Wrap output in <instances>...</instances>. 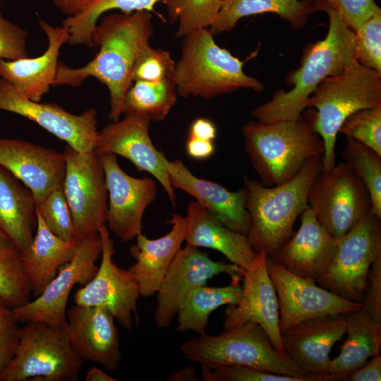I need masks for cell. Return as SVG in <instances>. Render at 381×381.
Here are the masks:
<instances>
[{
  "label": "cell",
  "mask_w": 381,
  "mask_h": 381,
  "mask_svg": "<svg viewBox=\"0 0 381 381\" xmlns=\"http://www.w3.org/2000/svg\"><path fill=\"white\" fill-rule=\"evenodd\" d=\"M99 234L102 241L101 262L93 278L77 289L75 304L106 308L126 330L133 327V315L137 318V301L140 296L138 284L129 272L113 260L114 243L105 224Z\"/></svg>",
  "instance_id": "cell-13"
},
{
  "label": "cell",
  "mask_w": 381,
  "mask_h": 381,
  "mask_svg": "<svg viewBox=\"0 0 381 381\" xmlns=\"http://www.w3.org/2000/svg\"><path fill=\"white\" fill-rule=\"evenodd\" d=\"M176 61L167 50L155 48L146 44L136 59L132 80L159 81L174 78Z\"/></svg>",
  "instance_id": "cell-42"
},
{
  "label": "cell",
  "mask_w": 381,
  "mask_h": 381,
  "mask_svg": "<svg viewBox=\"0 0 381 381\" xmlns=\"http://www.w3.org/2000/svg\"><path fill=\"white\" fill-rule=\"evenodd\" d=\"M171 229L164 236L150 239L140 234L129 250L135 262L128 270L136 280L140 296L147 298L156 294L161 282L185 240L186 218L171 214L168 222Z\"/></svg>",
  "instance_id": "cell-27"
},
{
  "label": "cell",
  "mask_w": 381,
  "mask_h": 381,
  "mask_svg": "<svg viewBox=\"0 0 381 381\" xmlns=\"http://www.w3.org/2000/svg\"><path fill=\"white\" fill-rule=\"evenodd\" d=\"M101 253L99 233L83 239L73 257L59 269L39 296L23 306L13 308L17 320L19 322L40 321L64 327L71 291L75 285L83 286L93 278Z\"/></svg>",
  "instance_id": "cell-12"
},
{
  "label": "cell",
  "mask_w": 381,
  "mask_h": 381,
  "mask_svg": "<svg viewBox=\"0 0 381 381\" xmlns=\"http://www.w3.org/2000/svg\"><path fill=\"white\" fill-rule=\"evenodd\" d=\"M315 12L312 0H223L215 20L208 29L213 35L229 32L241 18L265 13L277 14L292 28L299 29Z\"/></svg>",
  "instance_id": "cell-31"
},
{
  "label": "cell",
  "mask_w": 381,
  "mask_h": 381,
  "mask_svg": "<svg viewBox=\"0 0 381 381\" xmlns=\"http://www.w3.org/2000/svg\"><path fill=\"white\" fill-rule=\"evenodd\" d=\"M169 20L178 22L177 37L198 29L209 28L215 20L223 0H163Z\"/></svg>",
  "instance_id": "cell-37"
},
{
  "label": "cell",
  "mask_w": 381,
  "mask_h": 381,
  "mask_svg": "<svg viewBox=\"0 0 381 381\" xmlns=\"http://www.w3.org/2000/svg\"><path fill=\"white\" fill-rule=\"evenodd\" d=\"M346 316L347 337L339 354L329 362L328 381L346 380L353 371L380 352L381 323L363 308Z\"/></svg>",
  "instance_id": "cell-30"
},
{
  "label": "cell",
  "mask_w": 381,
  "mask_h": 381,
  "mask_svg": "<svg viewBox=\"0 0 381 381\" xmlns=\"http://www.w3.org/2000/svg\"><path fill=\"white\" fill-rule=\"evenodd\" d=\"M381 106V74L357 61L341 73L323 80L308 98L306 108H315L313 126L324 144L322 171L335 165L339 130L353 113Z\"/></svg>",
  "instance_id": "cell-6"
},
{
  "label": "cell",
  "mask_w": 381,
  "mask_h": 381,
  "mask_svg": "<svg viewBox=\"0 0 381 381\" xmlns=\"http://www.w3.org/2000/svg\"><path fill=\"white\" fill-rule=\"evenodd\" d=\"M217 135L214 123L208 119L198 118L194 120L189 129V136L213 141Z\"/></svg>",
  "instance_id": "cell-49"
},
{
  "label": "cell",
  "mask_w": 381,
  "mask_h": 381,
  "mask_svg": "<svg viewBox=\"0 0 381 381\" xmlns=\"http://www.w3.org/2000/svg\"><path fill=\"white\" fill-rule=\"evenodd\" d=\"M39 25L46 34L48 45L45 52L35 58L15 60L0 59V77L13 85L22 95L34 102H41L54 85L61 47L68 42L66 27L53 26L41 20Z\"/></svg>",
  "instance_id": "cell-25"
},
{
  "label": "cell",
  "mask_w": 381,
  "mask_h": 381,
  "mask_svg": "<svg viewBox=\"0 0 381 381\" xmlns=\"http://www.w3.org/2000/svg\"><path fill=\"white\" fill-rule=\"evenodd\" d=\"M97 0H52L53 4L68 16L78 15Z\"/></svg>",
  "instance_id": "cell-50"
},
{
  "label": "cell",
  "mask_w": 381,
  "mask_h": 381,
  "mask_svg": "<svg viewBox=\"0 0 381 381\" xmlns=\"http://www.w3.org/2000/svg\"><path fill=\"white\" fill-rule=\"evenodd\" d=\"M114 321L106 308L75 304L66 310L64 329L71 347L83 362L95 363L113 371L121 361Z\"/></svg>",
  "instance_id": "cell-19"
},
{
  "label": "cell",
  "mask_w": 381,
  "mask_h": 381,
  "mask_svg": "<svg viewBox=\"0 0 381 381\" xmlns=\"http://www.w3.org/2000/svg\"><path fill=\"white\" fill-rule=\"evenodd\" d=\"M202 368L200 380L205 381H328V378L322 375L297 377L243 365L215 369Z\"/></svg>",
  "instance_id": "cell-41"
},
{
  "label": "cell",
  "mask_w": 381,
  "mask_h": 381,
  "mask_svg": "<svg viewBox=\"0 0 381 381\" xmlns=\"http://www.w3.org/2000/svg\"><path fill=\"white\" fill-rule=\"evenodd\" d=\"M36 211L54 234L67 241L75 238L72 216L62 184L36 204Z\"/></svg>",
  "instance_id": "cell-39"
},
{
  "label": "cell",
  "mask_w": 381,
  "mask_h": 381,
  "mask_svg": "<svg viewBox=\"0 0 381 381\" xmlns=\"http://www.w3.org/2000/svg\"><path fill=\"white\" fill-rule=\"evenodd\" d=\"M0 165L30 190L36 204L62 184L66 169L63 153L16 138H0Z\"/></svg>",
  "instance_id": "cell-22"
},
{
  "label": "cell",
  "mask_w": 381,
  "mask_h": 381,
  "mask_svg": "<svg viewBox=\"0 0 381 381\" xmlns=\"http://www.w3.org/2000/svg\"><path fill=\"white\" fill-rule=\"evenodd\" d=\"M18 323L13 308L0 298V381L18 347L21 328Z\"/></svg>",
  "instance_id": "cell-43"
},
{
  "label": "cell",
  "mask_w": 381,
  "mask_h": 381,
  "mask_svg": "<svg viewBox=\"0 0 381 381\" xmlns=\"http://www.w3.org/2000/svg\"><path fill=\"white\" fill-rule=\"evenodd\" d=\"M180 351L187 359L209 369L243 365L291 376L318 375L305 372L277 351L265 331L253 322L219 335L203 333L183 343Z\"/></svg>",
  "instance_id": "cell-7"
},
{
  "label": "cell",
  "mask_w": 381,
  "mask_h": 381,
  "mask_svg": "<svg viewBox=\"0 0 381 381\" xmlns=\"http://www.w3.org/2000/svg\"><path fill=\"white\" fill-rule=\"evenodd\" d=\"M308 205L336 238L347 233L372 209L367 188L344 162L317 175L308 192Z\"/></svg>",
  "instance_id": "cell-10"
},
{
  "label": "cell",
  "mask_w": 381,
  "mask_h": 381,
  "mask_svg": "<svg viewBox=\"0 0 381 381\" xmlns=\"http://www.w3.org/2000/svg\"><path fill=\"white\" fill-rule=\"evenodd\" d=\"M347 314L302 321L281 333L284 353L305 372L328 378L329 353L346 332Z\"/></svg>",
  "instance_id": "cell-21"
},
{
  "label": "cell",
  "mask_w": 381,
  "mask_h": 381,
  "mask_svg": "<svg viewBox=\"0 0 381 381\" xmlns=\"http://www.w3.org/2000/svg\"><path fill=\"white\" fill-rule=\"evenodd\" d=\"M36 217V234L28 248L20 251L34 297L39 296L59 269L71 260L81 242L59 237L46 226L37 211Z\"/></svg>",
  "instance_id": "cell-29"
},
{
  "label": "cell",
  "mask_w": 381,
  "mask_h": 381,
  "mask_svg": "<svg viewBox=\"0 0 381 381\" xmlns=\"http://www.w3.org/2000/svg\"><path fill=\"white\" fill-rule=\"evenodd\" d=\"M186 150L188 155L195 159H205L214 152L213 141L188 136Z\"/></svg>",
  "instance_id": "cell-48"
},
{
  "label": "cell",
  "mask_w": 381,
  "mask_h": 381,
  "mask_svg": "<svg viewBox=\"0 0 381 381\" xmlns=\"http://www.w3.org/2000/svg\"><path fill=\"white\" fill-rule=\"evenodd\" d=\"M161 1L163 0H97L78 15L68 16L63 20L62 25L67 28L69 34L67 43L93 47L92 33L102 15L113 10L123 13L150 11Z\"/></svg>",
  "instance_id": "cell-34"
},
{
  "label": "cell",
  "mask_w": 381,
  "mask_h": 381,
  "mask_svg": "<svg viewBox=\"0 0 381 381\" xmlns=\"http://www.w3.org/2000/svg\"><path fill=\"white\" fill-rule=\"evenodd\" d=\"M169 381H196L199 380L196 370L192 366H188L172 373L167 379Z\"/></svg>",
  "instance_id": "cell-51"
},
{
  "label": "cell",
  "mask_w": 381,
  "mask_h": 381,
  "mask_svg": "<svg viewBox=\"0 0 381 381\" xmlns=\"http://www.w3.org/2000/svg\"><path fill=\"white\" fill-rule=\"evenodd\" d=\"M27 39V31L7 20L0 11V59L28 57Z\"/></svg>",
  "instance_id": "cell-44"
},
{
  "label": "cell",
  "mask_w": 381,
  "mask_h": 381,
  "mask_svg": "<svg viewBox=\"0 0 381 381\" xmlns=\"http://www.w3.org/2000/svg\"><path fill=\"white\" fill-rule=\"evenodd\" d=\"M25 323L1 381H77L83 361L71 347L64 327L40 321Z\"/></svg>",
  "instance_id": "cell-8"
},
{
  "label": "cell",
  "mask_w": 381,
  "mask_h": 381,
  "mask_svg": "<svg viewBox=\"0 0 381 381\" xmlns=\"http://www.w3.org/2000/svg\"><path fill=\"white\" fill-rule=\"evenodd\" d=\"M208 28L183 37L174 73L178 95L211 99L241 88L262 92L263 83L246 75L243 62L218 46Z\"/></svg>",
  "instance_id": "cell-5"
},
{
  "label": "cell",
  "mask_w": 381,
  "mask_h": 381,
  "mask_svg": "<svg viewBox=\"0 0 381 381\" xmlns=\"http://www.w3.org/2000/svg\"><path fill=\"white\" fill-rule=\"evenodd\" d=\"M339 133L381 156V106L353 113L344 121Z\"/></svg>",
  "instance_id": "cell-38"
},
{
  "label": "cell",
  "mask_w": 381,
  "mask_h": 381,
  "mask_svg": "<svg viewBox=\"0 0 381 381\" xmlns=\"http://www.w3.org/2000/svg\"><path fill=\"white\" fill-rule=\"evenodd\" d=\"M0 110L35 122L77 151L92 152L97 147L99 131L93 108L75 115L56 104L32 101L0 78Z\"/></svg>",
  "instance_id": "cell-15"
},
{
  "label": "cell",
  "mask_w": 381,
  "mask_h": 381,
  "mask_svg": "<svg viewBox=\"0 0 381 381\" xmlns=\"http://www.w3.org/2000/svg\"><path fill=\"white\" fill-rule=\"evenodd\" d=\"M31 294L20 252L0 238V298L15 308L28 303Z\"/></svg>",
  "instance_id": "cell-36"
},
{
  "label": "cell",
  "mask_w": 381,
  "mask_h": 381,
  "mask_svg": "<svg viewBox=\"0 0 381 381\" xmlns=\"http://www.w3.org/2000/svg\"><path fill=\"white\" fill-rule=\"evenodd\" d=\"M244 272L231 262L213 260L198 248L187 245L181 248L155 294L156 327L166 329L170 326L181 302L193 289L206 284L209 279L220 274H227L231 279H242Z\"/></svg>",
  "instance_id": "cell-14"
},
{
  "label": "cell",
  "mask_w": 381,
  "mask_h": 381,
  "mask_svg": "<svg viewBox=\"0 0 381 381\" xmlns=\"http://www.w3.org/2000/svg\"><path fill=\"white\" fill-rule=\"evenodd\" d=\"M312 3L316 12L323 11L327 14V33L323 40L306 49L301 66L286 76V83L292 88L277 91L269 102L252 111L258 122L297 119L323 80L339 74L356 61L354 31L343 22L329 0H312Z\"/></svg>",
  "instance_id": "cell-2"
},
{
  "label": "cell",
  "mask_w": 381,
  "mask_h": 381,
  "mask_svg": "<svg viewBox=\"0 0 381 381\" xmlns=\"http://www.w3.org/2000/svg\"><path fill=\"white\" fill-rule=\"evenodd\" d=\"M2 0H0V2Z\"/></svg>",
  "instance_id": "cell-53"
},
{
  "label": "cell",
  "mask_w": 381,
  "mask_h": 381,
  "mask_svg": "<svg viewBox=\"0 0 381 381\" xmlns=\"http://www.w3.org/2000/svg\"><path fill=\"white\" fill-rule=\"evenodd\" d=\"M337 238L334 257L316 282L348 301L362 303L370 267L381 254V218L370 213Z\"/></svg>",
  "instance_id": "cell-9"
},
{
  "label": "cell",
  "mask_w": 381,
  "mask_h": 381,
  "mask_svg": "<svg viewBox=\"0 0 381 381\" xmlns=\"http://www.w3.org/2000/svg\"><path fill=\"white\" fill-rule=\"evenodd\" d=\"M177 95L174 78L135 80L123 96L121 114L140 115L150 121H163L175 106Z\"/></svg>",
  "instance_id": "cell-33"
},
{
  "label": "cell",
  "mask_w": 381,
  "mask_h": 381,
  "mask_svg": "<svg viewBox=\"0 0 381 381\" xmlns=\"http://www.w3.org/2000/svg\"><path fill=\"white\" fill-rule=\"evenodd\" d=\"M314 114L271 123L251 120L243 126L246 152L264 186L284 183L309 160L322 157L324 144L313 128Z\"/></svg>",
  "instance_id": "cell-3"
},
{
  "label": "cell",
  "mask_w": 381,
  "mask_h": 381,
  "mask_svg": "<svg viewBox=\"0 0 381 381\" xmlns=\"http://www.w3.org/2000/svg\"><path fill=\"white\" fill-rule=\"evenodd\" d=\"M342 157L367 188L372 203L371 213L381 218V156L362 143L346 138Z\"/></svg>",
  "instance_id": "cell-35"
},
{
  "label": "cell",
  "mask_w": 381,
  "mask_h": 381,
  "mask_svg": "<svg viewBox=\"0 0 381 381\" xmlns=\"http://www.w3.org/2000/svg\"><path fill=\"white\" fill-rule=\"evenodd\" d=\"M349 381H380L381 380V356L372 357L363 366L353 371L347 377Z\"/></svg>",
  "instance_id": "cell-47"
},
{
  "label": "cell",
  "mask_w": 381,
  "mask_h": 381,
  "mask_svg": "<svg viewBox=\"0 0 381 381\" xmlns=\"http://www.w3.org/2000/svg\"><path fill=\"white\" fill-rule=\"evenodd\" d=\"M162 161L174 190L181 189L193 196L226 227L248 234L250 216L246 207L245 187L231 191L216 182L194 176L180 159L170 161L163 154Z\"/></svg>",
  "instance_id": "cell-24"
},
{
  "label": "cell",
  "mask_w": 381,
  "mask_h": 381,
  "mask_svg": "<svg viewBox=\"0 0 381 381\" xmlns=\"http://www.w3.org/2000/svg\"><path fill=\"white\" fill-rule=\"evenodd\" d=\"M85 381H116L117 380L104 373L102 370L92 367L85 374Z\"/></svg>",
  "instance_id": "cell-52"
},
{
  "label": "cell",
  "mask_w": 381,
  "mask_h": 381,
  "mask_svg": "<svg viewBox=\"0 0 381 381\" xmlns=\"http://www.w3.org/2000/svg\"><path fill=\"white\" fill-rule=\"evenodd\" d=\"M36 226L32 193L0 165V238L20 252L31 243Z\"/></svg>",
  "instance_id": "cell-28"
},
{
  "label": "cell",
  "mask_w": 381,
  "mask_h": 381,
  "mask_svg": "<svg viewBox=\"0 0 381 381\" xmlns=\"http://www.w3.org/2000/svg\"><path fill=\"white\" fill-rule=\"evenodd\" d=\"M322 168V157H314L293 179L271 187L244 177L250 216L246 236L256 253L272 257L291 236L296 220L308 207L310 186Z\"/></svg>",
  "instance_id": "cell-4"
},
{
  "label": "cell",
  "mask_w": 381,
  "mask_h": 381,
  "mask_svg": "<svg viewBox=\"0 0 381 381\" xmlns=\"http://www.w3.org/2000/svg\"><path fill=\"white\" fill-rule=\"evenodd\" d=\"M343 22L355 31L375 13L381 11L375 0H329Z\"/></svg>",
  "instance_id": "cell-45"
},
{
  "label": "cell",
  "mask_w": 381,
  "mask_h": 381,
  "mask_svg": "<svg viewBox=\"0 0 381 381\" xmlns=\"http://www.w3.org/2000/svg\"><path fill=\"white\" fill-rule=\"evenodd\" d=\"M62 187L72 216L74 238L79 241L98 234L106 224L108 194L100 155L79 152L66 145Z\"/></svg>",
  "instance_id": "cell-11"
},
{
  "label": "cell",
  "mask_w": 381,
  "mask_h": 381,
  "mask_svg": "<svg viewBox=\"0 0 381 381\" xmlns=\"http://www.w3.org/2000/svg\"><path fill=\"white\" fill-rule=\"evenodd\" d=\"M361 304L363 310L381 323V254L370 267Z\"/></svg>",
  "instance_id": "cell-46"
},
{
  "label": "cell",
  "mask_w": 381,
  "mask_h": 381,
  "mask_svg": "<svg viewBox=\"0 0 381 381\" xmlns=\"http://www.w3.org/2000/svg\"><path fill=\"white\" fill-rule=\"evenodd\" d=\"M263 253L258 265L243 275L242 297L236 305H229L223 313L224 330L246 322L258 324L267 334L274 348L285 354L279 328V308L274 285ZM286 355V354H285Z\"/></svg>",
  "instance_id": "cell-20"
},
{
  "label": "cell",
  "mask_w": 381,
  "mask_h": 381,
  "mask_svg": "<svg viewBox=\"0 0 381 381\" xmlns=\"http://www.w3.org/2000/svg\"><path fill=\"white\" fill-rule=\"evenodd\" d=\"M185 218L184 241L187 246L217 250L230 262L245 271L254 268L260 262L263 253H256L246 235L224 226L198 201L188 202Z\"/></svg>",
  "instance_id": "cell-26"
},
{
  "label": "cell",
  "mask_w": 381,
  "mask_h": 381,
  "mask_svg": "<svg viewBox=\"0 0 381 381\" xmlns=\"http://www.w3.org/2000/svg\"><path fill=\"white\" fill-rule=\"evenodd\" d=\"M241 278L231 279L224 286L202 285L191 290L181 302L176 315L179 332L193 331L205 333L209 318L217 308L238 304L242 297Z\"/></svg>",
  "instance_id": "cell-32"
},
{
  "label": "cell",
  "mask_w": 381,
  "mask_h": 381,
  "mask_svg": "<svg viewBox=\"0 0 381 381\" xmlns=\"http://www.w3.org/2000/svg\"><path fill=\"white\" fill-rule=\"evenodd\" d=\"M153 32L152 16L146 11L111 13L102 17L92 33V42L99 52L79 68L59 61L54 85L78 87L87 78H96L109 90V119L118 121L122 114L123 96L133 83L136 59Z\"/></svg>",
  "instance_id": "cell-1"
},
{
  "label": "cell",
  "mask_w": 381,
  "mask_h": 381,
  "mask_svg": "<svg viewBox=\"0 0 381 381\" xmlns=\"http://www.w3.org/2000/svg\"><path fill=\"white\" fill-rule=\"evenodd\" d=\"M337 248V238L308 207L301 214L298 231L270 258L290 272L316 282L329 266Z\"/></svg>",
  "instance_id": "cell-23"
},
{
  "label": "cell",
  "mask_w": 381,
  "mask_h": 381,
  "mask_svg": "<svg viewBox=\"0 0 381 381\" xmlns=\"http://www.w3.org/2000/svg\"><path fill=\"white\" fill-rule=\"evenodd\" d=\"M354 33L356 61L381 74V11L365 21Z\"/></svg>",
  "instance_id": "cell-40"
},
{
  "label": "cell",
  "mask_w": 381,
  "mask_h": 381,
  "mask_svg": "<svg viewBox=\"0 0 381 381\" xmlns=\"http://www.w3.org/2000/svg\"><path fill=\"white\" fill-rule=\"evenodd\" d=\"M266 265L278 298L281 333L312 318L348 314L362 308L361 303L348 301L290 272L268 256Z\"/></svg>",
  "instance_id": "cell-16"
},
{
  "label": "cell",
  "mask_w": 381,
  "mask_h": 381,
  "mask_svg": "<svg viewBox=\"0 0 381 381\" xmlns=\"http://www.w3.org/2000/svg\"><path fill=\"white\" fill-rule=\"evenodd\" d=\"M99 155L109 198L106 223L120 240L128 242L141 234L143 217L156 198L157 184L151 178H135L126 174L116 155Z\"/></svg>",
  "instance_id": "cell-17"
},
{
  "label": "cell",
  "mask_w": 381,
  "mask_h": 381,
  "mask_svg": "<svg viewBox=\"0 0 381 381\" xmlns=\"http://www.w3.org/2000/svg\"><path fill=\"white\" fill-rule=\"evenodd\" d=\"M150 121L137 114H126L123 119L111 121L99 134L95 151L112 153L126 158L139 171L150 174L163 187L173 205L176 195L162 161L163 152L157 150L149 134Z\"/></svg>",
  "instance_id": "cell-18"
}]
</instances>
